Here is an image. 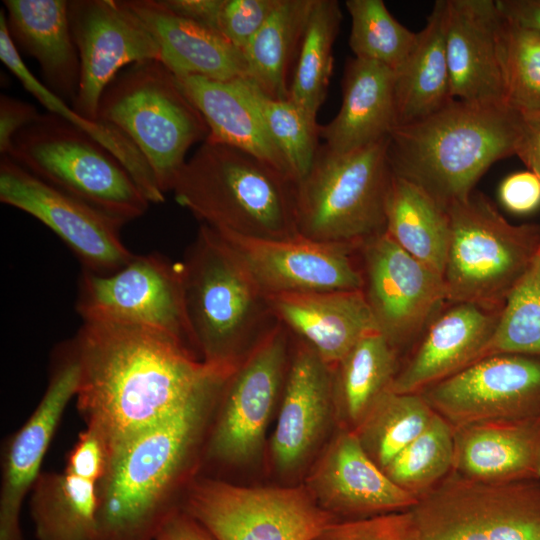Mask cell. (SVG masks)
<instances>
[{
	"label": "cell",
	"instance_id": "1",
	"mask_svg": "<svg viewBox=\"0 0 540 540\" xmlns=\"http://www.w3.org/2000/svg\"><path fill=\"white\" fill-rule=\"evenodd\" d=\"M80 366L77 408L109 458L234 370L213 366L159 330L83 322L71 339Z\"/></svg>",
	"mask_w": 540,
	"mask_h": 540
},
{
	"label": "cell",
	"instance_id": "2",
	"mask_svg": "<svg viewBox=\"0 0 540 540\" xmlns=\"http://www.w3.org/2000/svg\"><path fill=\"white\" fill-rule=\"evenodd\" d=\"M229 379V378H228ZM228 379L202 390L112 454L98 483L97 540H155L181 487Z\"/></svg>",
	"mask_w": 540,
	"mask_h": 540
},
{
	"label": "cell",
	"instance_id": "3",
	"mask_svg": "<svg viewBox=\"0 0 540 540\" xmlns=\"http://www.w3.org/2000/svg\"><path fill=\"white\" fill-rule=\"evenodd\" d=\"M520 113L505 104L452 100L429 116L396 126L388 138L392 174L447 209L464 200L495 162L515 155Z\"/></svg>",
	"mask_w": 540,
	"mask_h": 540
},
{
	"label": "cell",
	"instance_id": "4",
	"mask_svg": "<svg viewBox=\"0 0 540 540\" xmlns=\"http://www.w3.org/2000/svg\"><path fill=\"white\" fill-rule=\"evenodd\" d=\"M201 224L254 239L299 236L296 182L241 149L205 140L171 190Z\"/></svg>",
	"mask_w": 540,
	"mask_h": 540
},
{
	"label": "cell",
	"instance_id": "5",
	"mask_svg": "<svg viewBox=\"0 0 540 540\" xmlns=\"http://www.w3.org/2000/svg\"><path fill=\"white\" fill-rule=\"evenodd\" d=\"M182 267L186 313L199 358L235 370L279 321L268 297L207 225H200Z\"/></svg>",
	"mask_w": 540,
	"mask_h": 540
},
{
	"label": "cell",
	"instance_id": "6",
	"mask_svg": "<svg viewBox=\"0 0 540 540\" xmlns=\"http://www.w3.org/2000/svg\"><path fill=\"white\" fill-rule=\"evenodd\" d=\"M97 121L128 137L151 167L160 190H172L189 149L204 142L208 126L159 60L127 66L104 90Z\"/></svg>",
	"mask_w": 540,
	"mask_h": 540
},
{
	"label": "cell",
	"instance_id": "7",
	"mask_svg": "<svg viewBox=\"0 0 540 540\" xmlns=\"http://www.w3.org/2000/svg\"><path fill=\"white\" fill-rule=\"evenodd\" d=\"M51 187L125 225L150 202L121 162L85 131L46 112L21 129L6 154Z\"/></svg>",
	"mask_w": 540,
	"mask_h": 540
},
{
	"label": "cell",
	"instance_id": "8",
	"mask_svg": "<svg viewBox=\"0 0 540 540\" xmlns=\"http://www.w3.org/2000/svg\"><path fill=\"white\" fill-rule=\"evenodd\" d=\"M388 138L342 154L319 146L310 170L296 184L300 236L361 246L385 231L393 175Z\"/></svg>",
	"mask_w": 540,
	"mask_h": 540
},
{
	"label": "cell",
	"instance_id": "9",
	"mask_svg": "<svg viewBox=\"0 0 540 540\" xmlns=\"http://www.w3.org/2000/svg\"><path fill=\"white\" fill-rule=\"evenodd\" d=\"M446 210L450 240L443 279L448 302L501 309L540 252V225L509 223L477 191Z\"/></svg>",
	"mask_w": 540,
	"mask_h": 540
},
{
	"label": "cell",
	"instance_id": "10",
	"mask_svg": "<svg viewBox=\"0 0 540 540\" xmlns=\"http://www.w3.org/2000/svg\"><path fill=\"white\" fill-rule=\"evenodd\" d=\"M181 509L216 540H313L337 519L306 486L246 487L194 478Z\"/></svg>",
	"mask_w": 540,
	"mask_h": 540
},
{
	"label": "cell",
	"instance_id": "11",
	"mask_svg": "<svg viewBox=\"0 0 540 540\" xmlns=\"http://www.w3.org/2000/svg\"><path fill=\"white\" fill-rule=\"evenodd\" d=\"M410 511L419 540H540V480L485 483L453 471Z\"/></svg>",
	"mask_w": 540,
	"mask_h": 540
},
{
	"label": "cell",
	"instance_id": "12",
	"mask_svg": "<svg viewBox=\"0 0 540 540\" xmlns=\"http://www.w3.org/2000/svg\"><path fill=\"white\" fill-rule=\"evenodd\" d=\"M75 308L83 322L159 330L198 356L186 313L182 262L162 254L134 255L110 274L82 270Z\"/></svg>",
	"mask_w": 540,
	"mask_h": 540
},
{
	"label": "cell",
	"instance_id": "13",
	"mask_svg": "<svg viewBox=\"0 0 540 540\" xmlns=\"http://www.w3.org/2000/svg\"><path fill=\"white\" fill-rule=\"evenodd\" d=\"M292 335L280 321L231 374L218 401L205 444L208 459L244 465L256 459L281 399Z\"/></svg>",
	"mask_w": 540,
	"mask_h": 540
},
{
	"label": "cell",
	"instance_id": "14",
	"mask_svg": "<svg viewBox=\"0 0 540 540\" xmlns=\"http://www.w3.org/2000/svg\"><path fill=\"white\" fill-rule=\"evenodd\" d=\"M363 293L378 332L400 352L413 347L448 303L443 276L382 232L359 247Z\"/></svg>",
	"mask_w": 540,
	"mask_h": 540
},
{
	"label": "cell",
	"instance_id": "15",
	"mask_svg": "<svg viewBox=\"0 0 540 540\" xmlns=\"http://www.w3.org/2000/svg\"><path fill=\"white\" fill-rule=\"evenodd\" d=\"M419 394L453 428L540 419V356L491 354Z\"/></svg>",
	"mask_w": 540,
	"mask_h": 540
},
{
	"label": "cell",
	"instance_id": "16",
	"mask_svg": "<svg viewBox=\"0 0 540 540\" xmlns=\"http://www.w3.org/2000/svg\"><path fill=\"white\" fill-rule=\"evenodd\" d=\"M215 231L267 297L363 289L360 246L320 242L300 235L269 240Z\"/></svg>",
	"mask_w": 540,
	"mask_h": 540
},
{
	"label": "cell",
	"instance_id": "17",
	"mask_svg": "<svg viewBox=\"0 0 540 540\" xmlns=\"http://www.w3.org/2000/svg\"><path fill=\"white\" fill-rule=\"evenodd\" d=\"M0 201L48 227L77 257L82 270L110 274L135 255L121 240L117 221L44 183L7 155L0 158Z\"/></svg>",
	"mask_w": 540,
	"mask_h": 540
},
{
	"label": "cell",
	"instance_id": "18",
	"mask_svg": "<svg viewBox=\"0 0 540 540\" xmlns=\"http://www.w3.org/2000/svg\"><path fill=\"white\" fill-rule=\"evenodd\" d=\"M68 16L80 59L79 89L71 107L97 121L110 82L129 65L160 61V48L125 0H68Z\"/></svg>",
	"mask_w": 540,
	"mask_h": 540
},
{
	"label": "cell",
	"instance_id": "19",
	"mask_svg": "<svg viewBox=\"0 0 540 540\" xmlns=\"http://www.w3.org/2000/svg\"><path fill=\"white\" fill-rule=\"evenodd\" d=\"M47 389L24 425L9 439L2 459L0 540H23L20 513L66 409L77 394L80 366L71 340L57 351Z\"/></svg>",
	"mask_w": 540,
	"mask_h": 540
},
{
	"label": "cell",
	"instance_id": "20",
	"mask_svg": "<svg viewBox=\"0 0 540 540\" xmlns=\"http://www.w3.org/2000/svg\"><path fill=\"white\" fill-rule=\"evenodd\" d=\"M306 488L337 520H354L410 510L417 500L374 463L355 432L340 428L306 480Z\"/></svg>",
	"mask_w": 540,
	"mask_h": 540
},
{
	"label": "cell",
	"instance_id": "21",
	"mask_svg": "<svg viewBox=\"0 0 540 540\" xmlns=\"http://www.w3.org/2000/svg\"><path fill=\"white\" fill-rule=\"evenodd\" d=\"M443 307L401 361L391 391L421 393L486 356L502 308L470 302Z\"/></svg>",
	"mask_w": 540,
	"mask_h": 540
},
{
	"label": "cell",
	"instance_id": "22",
	"mask_svg": "<svg viewBox=\"0 0 540 540\" xmlns=\"http://www.w3.org/2000/svg\"><path fill=\"white\" fill-rule=\"evenodd\" d=\"M293 338L295 345L270 444L273 463L282 474L305 465L335 418L333 368Z\"/></svg>",
	"mask_w": 540,
	"mask_h": 540
},
{
	"label": "cell",
	"instance_id": "23",
	"mask_svg": "<svg viewBox=\"0 0 540 540\" xmlns=\"http://www.w3.org/2000/svg\"><path fill=\"white\" fill-rule=\"evenodd\" d=\"M499 20L495 0H447L445 45L454 100L505 104L496 43Z\"/></svg>",
	"mask_w": 540,
	"mask_h": 540
},
{
	"label": "cell",
	"instance_id": "24",
	"mask_svg": "<svg viewBox=\"0 0 540 540\" xmlns=\"http://www.w3.org/2000/svg\"><path fill=\"white\" fill-rule=\"evenodd\" d=\"M268 300L292 336L332 368L360 339L378 332L362 290L286 293Z\"/></svg>",
	"mask_w": 540,
	"mask_h": 540
},
{
	"label": "cell",
	"instance_id": "25",
	"mask_svg": "<svg viewBox=\"0 0 540 540\" xmlns=\"http://www.w3.org/2000/svg\"><path fill=\"white\" fill-rule=\"evenodd\" d=\"M454 430V472L485 483L540 480V419L501 420Z\"/></svg>",
	"mask_w": 540,
	"mask_h": 540
},
{
	"label": "cell",
	"instance_id": "26",
	"mask_svg": "<svg viewBox=\"0 0 540 540\" xmlns=\"http://www.w3.org/2000/svg\"><path fill=\"white\" fill-rule=\"evenodd\" d=\"M149 29L161 52L160 62L176 77L218 81L247 77L241 50L221 33L183 18L162 0H125Z\"/></svg>",
	"mask_w": 540,
	"mask_h": 540
},
{
	"label": "cell",
	"instance_id": "27",
	"mask_svg": "<svg viewBox=\"0 0 540 540\" xmlns=\"http://www.w3.org/2000/svg\"><path fill=\"white\" fill-rule=\"evenodd\" d=\"M6 25L18 52L39 64L44 85L72 106L79 89L80 59L67 0H4Z\"/></svg>",
	"mask_w": 540,
	"mask_h": 540
},
{
	"label": "cell",
	"instance_id": "28",
	"mask_svg": "<svg viewBox=\"0 0 540 540\" xmlns=\"http://www.w3.org/2000/svg\"><path fill=\"white\" fill-rule=\"evenodd\" d=\"M394 71L380 63L350 59L336 116L318 126L319 138L336 153H349L387 139L396 127Z\"/></svg>",
	"mask_w": 540,
	"mask_h": 540
},
{
	"label": "cell",
	"instance_id": "29",
	"mask_svg": "<svg viewBox=\"0 0 540 540\" xmlns=\"http://www.w3.org/2000/svg\"><path fill=\"white\" fill-rule=\"evenodd\" d=\"M176 78L208 126L206 140L248 152L294 180L284 156L269 136L258 110L237 79L218 81L199 76Z\"/></svg>",
	"mask_w": 540,
	"mask_h": 540
},
{
	"label": "cell",
	"instance_id": "30",
	"mask_svg": "<svg viewBox=\"0 0 540 540\" xmlns=\"http://www.w3.org/2000/svg\"><path fill=\"white\" fill-rule=\"evenodd\" d=\"M447 0L435 1L415 46L394 71L396 126L421 120L452 100L445 45Z\"/></svg>",
	"mask_w": 540,
	"mask_h": 540
},
{
	"label": "cell",
	"instance_id": "31",
	"mask_svg": "<svg viewBox=\"0 0 540 540\" xmlns=\"http://www.w3.org/2000/svg\"><path fill=\"white\" fill-rule=\"evenodd\" d=\"M400 354L379 332L360 339L333 367L335 418L355 430L379 398L391 389Z\"/></svg>",
	"mask_w": 540,
	"mask_h": 540
},
{
	"label": "cell",
	"instance_id": "32",
	"mask_svg": "<svg viewBox=\"0 0 540 540\" xmlns=\"http://www.w3.org/2000/svg\"><path fill=\"white\" fill-rule=\"evenodd\" d=\"M385 215L386 234L443 276L450 240L447 210L416 184L392 175Z\"/></svg>",
	"mask_w": 540,
	"mask_h": 540
},
{
	"label": "cell",
	"instance_id": "33",
	"mask_svg": "<svg viewBox=\"0 0 540 540\" xmlns=\"http://www.w3.org/2000/svg\"><path fill=\"white\" fill-rule=\"evenodd\" d=\"M98 482L64 469L40 473L32 487L37 540H97Z\"/></svg>",
	"mask_w": 540,
	"mask_h": 540
},
{
	"label": "cell",
	"instance_id": "34",
	"mask_svg": "<svg viewBox=\"0 0 540 540\" xmlns=\"http://www.w3.org/2000/svg\"><path fill=\"white\" fill-rule=\"evenodd\" d=\"M0 59L47 112L63 117L110 151L125 167L150 203L159 204L165 201V194L160 190L151 167L128 137L111 125L91 121L76 114L69 104L51 92L30 71L9 36L4 10L0 12Z\"/></svg>",
	"mask_w": 540,
	"mask_h": 540
},
{
	"label": "cell",
	"instance_id": "35",
	"mask_svg": "<svg viewBox=\"0 0 540 540\" xmlns=\"http://www.w3.org/2000/svg\"><path fill=\"white\" fill-rule=\"evenodd\" d=\"M315 0H280L243 51L247 77L267 96L289 98L288 73Z\"/></svg>",
	"mask_w": 540,
	"mask_h": 540
},
{
	"label": "cell",
	"instance_id": "36",
	"mask_svg": "<svg viewBox=\"0 0 540 540\" xmlns=\"http://www.w3.org/2000/svg\"><path fill=\"white\" fill-rule=\"evenodd\" d=\"M341 19L338 1L315 0L297 55L288 99L314 121L326 98Z\"/></svg>",
	"mask_w": 540,
	"mask_h": 540
},
{
	"label": "cell",
	"instance_id": "37",
	"mask_svg": "<svg viewBox=\"0 0 540 540\" xmlns=\"http://www.w3.org/2000/svg\"><path fill=\"white\" fill-rule=\"evenodd\" d=\"M435 411L419 393L383 394L353 430L382 470L429 425Z\"/></svg>",
	"mask_w": 540,
	"mask_h": 540
},
{
	"label": "cell",
	"instance_id": "38",
	"mask_svg": "<svg viewBox=\"0 0 540 540\" xmlns=\"http://www.w3.org/2000/svg\"><path fill=\"white\" fill-rule=\"evenodd\" d=\"M388 478L417 501L454 471V430L434 415L425 430L383 469Z\"/></svg>",
	"mask_w": 540,
	"mask_h": 540
},
{
	"label": "cell",
	"instance_id": "39",
	"mask_svg": "<svg viewBox=\"0 0 540 540\" xmlns=\"http://www.w3.org/2000/svg\"><path fill=\"white\" fill-rule=\"evenodd\" d=\"M237 82L258 110L297 184L308 173L317 154L319 124L291 100L267 96L248 78H238Z\"/></svg>",
	"mask_w": 540,
	"mask_h": 540
},
{
	"label": "cell",
	"instance_id": "40",
	"mask_svg": "<svg viewBox=\"0 0 540 540\" xmlns=\"http://www.w3.org/2000/svg\"><path fill=\"white\" fill-rule=\"evenodd\" d=\"M496 43L505 104L518 112L540 110V34L500 14Z\"/></svg>",
	"mask_w": 540,
	"mask_h": 540
},
{
	"label": "cell",
	"instance_id": "41",
	"mask_svg": "<svg viewBox=\"0 0 540 540\" xmlns=\"http://www.w3.org/2000/svg\"><path fill=\"white\" fill-rule=\"evenodd\" d=\"M351 17L349 46L354 57L396 71L416 44L418 32L402 25L382 0H347Z\"/></svg>",
	"mask_w": 540,
	"mask_h": 540
},
{
	"label": "cell",
	"instance_id": "42",
	"mask_svg": "<svg viewBox=\"0 0 540 540\" xmlns=\"http://www.w3.org/2000/svg\"><path fill=\"white\" fill-rule=\"evenodd\" d=\"M495 353L540 356V252L502 306L486 356Z\"/></svg>",
	"mask_w": 540,
	"mask_h": 540
},
{
	"label": "cell",
	"instance_id": "43",
	"mask_svg": "<svg viewBox=\"0 0 540 540\" xmlns=\"http://www.w3.org/2000/svg\"><path fill=\"white\" fill-rule=\"evenodd\" d=\"M313 540H419L410 510L354 520H336Z\"/></svg>",
	"mask_w": 540,
	"mask_h": 540
},
{
	"label": "cell",
	"instance_id": "44",
	"mask_svg": "<svg viewBox=\"0 0 540 540\" xmlns=\"http://www.w3.org/2000/svg\"><path fill=\"white\" fill-rule=\"evenodd\" d=\"M280 0H224L219 32L242 52Z\"/></svg>",
	"mask_w": 540,
	"mask_h": 540
},
{
	"label": "cell",
	"instance_id": "45",
	"mask_svg": "<svg viewBox=\"0 0 540 540\" xmlns=\"http://www.w3.org/2000/svg\"><path fill=\"white\" fill-rule=\"evenodd\" d=\"M108 460L105 442L94 431L85 428L68 453L64 469L99 483L105 474Z\"/></svg>",
	"mask_w": 540,
	"mask_h": 540
},
{
	"label": "cell",
	"instance_id": "46",
	"mask_svg": "<svg viewBox=\"0 0 540 540\" xmlns=\"http://www.w3.org/2000/svg\"><path fill=\"white\" fill-rule=\"evenodd\" d=\"M498 194L506 210L527 215L540 207V180L529 170L515 172L501 182Z\"/></svg>",
	"mask_w": 540,
	"mask_h": 540
},
{
	"label": "cell",
	"instance_id": "47",
	"mask_svg": "<svg viewBox=\"0 0 540 540\" xmlns=\"http://www.w3.org/2000/svg\"><path fill=\"white\" fill-rule=\"evenodd\" d=\"M39 111L31 103L0 95V153L7 154L13 137L39 116Z\"/></svg>",
	"mask_w": 540,
	"mask_h": 540
},
{
	"label": "cell",
	"instance_id": "48",
	"mask_svg": "<svg viewBox=\"0 0 540 540\" xmlns=\"http://www.w3.org/2000/svg\"><path fill=\"white\" fill-rule=\"evenodd\" d=\"M520 113V130L515 155L540 180V110Z\"/></svg>",
	"mask_w": 540,
	"mask_h": 540
},
{
	"label": "cell",
	"instance_id": "49",
	"mask_svg": "<svg viewBox=\"0 0 540 540\" xmlns=\"http://www.w3.org/2000/svg\"><path fill=\"white\" fill-rule=\"evenodd\" d=\"M162 2L175 14L219 32V18L224 0H162Z\"/></svg>",
	"mask_w": 540,
	"mask_h": 540
},
{
	"label": "cell",
	"instance_id": "50",
	"mask_svg": "<svg viewBox=\"0 0 540 540\" xmlns=\"http://www.w3.org/2000/svg\"><path fill=\"white\" fill-rule=\"evenodd\" d=\"M155 540H216L183 509L171 513L160 526Z\"/></svg>",
	"mask_w": 540,
	"mask_h": 540
},
{
	"label": "cell",
	"instance_id": "51",
	"mask_svg": "<svg viewBox=\"0 0 540 540\" xmlns=\"http://www.w3.org/2000/svg\"><path fill=\"white\" fill-rule=\"evenodd\" d=\"M506 19L540 34V0H495Z\"/></svg>",
	"mask_w": 540,
	"mask_h": 540
}]
</instances>
